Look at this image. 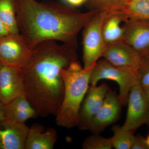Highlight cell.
<instances>
[{
  "mask_svg": "<svg viewBox=\"0 0 149 149\" xmlns=\"http://www.w3.org/2000/svg\"><path fill=\"white\" fill-rule=\"evenodd\" d=\"M24 94L21 69L2 65L0 69V101L7 104Z\"/></svg>",
  "mask_w": 149,
  "mask_h": 149,
  "instance_id": "cell-11",
  "label": "cell"
},
{
  "mask_svg": "<svg viewBox=\"0 0 149 149\" xmlns=\"http://www.w3.org/2000/svg\"><path fill=\"white\" fill-rule=\"evenodd\" d=\"M122 104L118 95L110 89L101 107L92 123L89 130L93 134H99L117 121L121 111Z\"/></svg>",
  "mask_w": 149,
  "mask_h": 149,
  "instance_id": "cell-9",
  "label": "cell"
},
{
  "mask_svg": "<svg viewBox=\"0 0 149 149\" xmlns=\"http://www.w3.org/2000/svg\"><path fill=\"white\" fill-rule=\"evenodd\" d=\"M143 92L144 95H145V97L146 98L148 101L149 103V86L148 88H145V89H143Z\"/></svg>",
  "mask_w": 149,
  "mask_h": 149,
  "instance_id": "cell-27",
  "label": "cell"
},
{
  "mask_svg": "<svg viewBox=\"0 0 149 149\" xmlns=\"http://www.w3.org/2000/svg\"><path fill=\"white\" fill-rule=\"evenodd\" d=\"M113 135L111 137L113 148L116 149H131L134 141V132L123 130L120 126L114 125L112 128Z\"/></svg>",
  "mask_w": 149,
  "mask_h": 149,
  "instance_id": "cell-19",
  "label": "cell"
},
{
  "mask_svg": "<svg viewBox=\"0 0 149 149\" xmlns=\"http://www.w3.org/2000/svg\"><path fill=\"white\" fill-rule=\"evenodd\" d=\"M146 142L147 145L149 148V134L147 136L146 139Z\"/></svg>",
  "mask_w": 149,
  "mask_h": 149,
  "instance_id": "cell-28",
  "label": "cell"
},
{
  "mask_svg": "<svg viewBox=\"0 0 149 149\" xmlns=\"http://www.w3.org/2000/svg\"><path fill=\"white\" fill-rule=\"evenodd\" d=\"M2 66V64L1 62L0 61V69H1V68Z\"/></svg>",
  "mask_w": 149,
  "mask_h": 149,
  "instance_id": "cell-29",
  "label": "cell"
},
{
  "mask_svg": "<svg viewBox=\"0 0 149 149\" xmlns=\"http://www.w3.org/2000/svg\"><path fill=\"white\" fill-rule=\"evenodd\" d=\"M110 89L105 83L90 86L81 104L77 127L80 130H89L92 120L101 107Z\"/></svg>",
  "mask_w": 149,
  "mask_h": 149,
  "instance_id": "cell-8",
  "label": "cell"
},
{
  "mask_svg": "<svg viewBox=\"0 0 149 149\" xmlns=\"http://www.w3.org/2000/svg\"><path fill=\"white\" fill-rule=\"evenodd\" d=\"M96 63L82 68L75 61L62 70L64 95L55 115L56 123L58 126L70 129L78 125L80 107L89 88L90 78Z\"/></svg>",
  "mask_w": 149,
  "mask_h": 149,
  "instance_id": "cell-3",
  "label": "cell"
},
{
  "mask_svg": "<svg viewBox=\"0 0 149 149\" xmlns=\"http://www.w3.org/2000/svg\"><path fill=\"white\" fill-rule=\"evenodd\" d=\"M0 18L10 34L19 33L16 18L15 0H0Z\"/></svg>",
  "mask_w": 149,
  "mask_h": 149,
  "instance_id": "cell-17",
  "label": "cell"
},
{
  "mask_svg": "<svg viewBox=\"0 0 149 149\" xmlns=\"http://www.w3.org/2000/svg\"><path fill=\"white\" fill-rule=\"evenodd\" d=\"M4 111L6 120L19 123H25L28 119L38 116L24 94L5 104Z\"/></svg>",
  "mask_w": 149,
  "mask_h": 149,
  "instance_id": "cell-15",
  "label": "cell"
},
{
  "mask_svg": "<svg viewBox=\"0 0 149 149\" xmlns=\"http://www.w3.org/2000/svg\"><path fill=\"white\" fill-rule=\"evenodd\" d=\"M125 19L149 20V0H130L121 12Z\"/></svg>",
  "mask_w": 149,
  "mask_h": 149,
  "instance_id": "cell-18",
  "label": "cell"
},
{
  "mask_svg": "<svg viewBox=\"0 0 149 149\" xmlns=\"http://www.w3.org/2000/svg\"><path fill=\"white\" fill-rule=\"evenodd\" d=\"M102 57L115 65L137 70L143 60L133 47L123 40L106 45Z\"/></svg>",
  "mask_w": 149,
  "mask_h": 149,
  "instance_id": "cell-12",
  "label": "cell"
},
{
  "mask_svg": "<svg viewBox=\"0 0 149 149\" xmlns=\"http://www.w3.org/2000/svg\"><path fill=\"white\" fill-rule=\"evenodd\" d=\"M139 84L143 89L149 86V56L143 58L142 63L138 70Z\"/></svg>",
  "mask_w": 149,
  "mask_h": 149,
  "instance_id": "cell-22",
  "label": "cell"
},
{
  "mask_svg": "<svg viewBox=\"0 0 149 149\" xmlns=\"http://www.w3.org/2000/svg\"><path fill=\"white\" fill-rule=\"evenodd\" d=\"M128 109L125 122L120 128L123 130L135 131L149 120V103L140 84L134 86L128 95Z\"/></svg>",
  "mask_w": 149,
  "mask_h": 149,
  "instance_id": "cell-7",
  "label": "cell"
},
{
  "mask_svg": "<svg viewBox=\"0 0 149 149\" xmlns=\"http://www.w3.org/2000/svg\"><path fill=\"white\" fill-rule=\"evenodd\" d=\"M131 149H149L146 139L141 136H135Z\"/></svg>",
  "mask_w": 149,
  "mask_h": 149,
  "instance_id": "cell-23",
  "label": "cell"
},
{
  "mask_svg": "<svg viewBox=\"0 0 149 149\" xmlns=\"http://www.w3.org/2000/svg\"><path fill=\"white\" fill-rule=\"evenodd\" d=\"M29 129L25 123L0 121V149H25Z\"/></svg>",
  "mask_w": 149,
  "mask_h": 149,
  "instance_id": "cell-13",
  "label": "cell"
},
{
  "mask_svg": "<svg viewBox=\"0 0 149 149\" xmlns=\"http://www.w3.org/2000/svg\"><path fill=\"white\" fill-rule=\"evenodd\" d=\"M83 149H111L113 148L111 138H104L99 134L87 137L82 144Z\"/></svg>",
  "mask_w": 149,
  "mask_h": 149,
  "instance_id": "cell-21",
  "label": "cell"
},
{
  "mask_svg": "<svg viewBox=\"0 0 149 149\" xmlns=\"http://www.w3.org/2000/svg\"><path fill=\"white\" fill-rule=\"evenodd\" d=\"M108 13L98 11L83 27V68L95 63L102 57L106 45L103 38L102 28Z\"/></svg>",
  "mask_w": 149,
  "mask_h": 149,
  "instance_id": "cell-5",
  "label": "cell"
},
{
  "mask_svg": "<svg viewBox=\"0 0 149 149\" xmlns=\"http://www.w3.org/2000/svg\"><path fill=\"white\" fill-rule=\"evenodd\" d=\"M148 125H149V122H148Z\"/></svg>",
  "mask_w": 149,
  "mask_h": 149,
  "instance_id": "cell-30",
  "label": "cell"
},
{
  "mask_svg": "<svg viewBox=\"0 0 149 149\" xmlns=\"http://www.w3.org/2000/svg\"><path fill=\"white\" fill-rule=\"evenodd\" d=\"M70 5L72 6H78L83 4L87 0H65Z\"/></svg>",
  "mask_w": 149,
  "mask_h": 149,
  "instance_id": "cell-25",
  "label": "cell"
},
{
  "mask_svg": "<svg viewBox=\"0 0 149 149\" xmlns=\"http://www.w3.org/2000/svg\"><path fill=\"white\" fill-rule=\"evenodd\" d=\"M32 51L20 33L0 37V61L3 65L22 69L28 63Z\"/></svg>",
  "mask_w": 149,
  "mask_h": 149,
  "instance_id": "cell-6",
  "label": "cell"
},
{
  "mask_svg": "<svg viewBox=\"0 0 149 149\" xmlns=\"http://www.w3.org/2000/svg\"><path fill=\"white\" fill-rule=\"evenodd\" d=\"M125 21V18L120 12L108 14L102 28L103 38L106 45L123 40L124 28L120 26V24Z\"/></svg>",
  "mask_w": 149,
  "mask_h": 149,
  "instance_id": "cell-16",
  "label": "cell"
},
{
  "mask_svg": "<svg viewBox=\"0 0 149 149\" xmlns=\"http://www.w3.org/2000/svg\"><path fill=\"white\" fill-rule=\"evenodd\" d=\"M123 40L144 58L149 56V20L128 19L124 22Z\"/></svg>",
  "mask_w": 149,
  "mask_h": 149,
  "instance_id": "cell-10",
  "label": "cell"
},
{
  "mask_svg": "<svg viewBox=\"0 0 149 149\" xmlns=\"http://www.w3.org/2000/svg\"><path fill=\"white\" fill-rule=\"evenodd\" d=\"M57 140L56 130L45 129L42 125L35 124L29 128L25 149H52Z\"/></svg>",
  "mask_w": 149,
  "mask_h": 149,
  "instance_id": "cell-14",
  "label": "cell"
},
{
  "mask_svg": "<svg viewBox=\"0 0 149 149\" xmlns=\"http://www.w3.org/2000/svg\"><path fill=\"white\" fill-rule=\"evenodd\" d=\"M5 104L0 101V121L6 120L4 111Z\"/></svg>",
  "mask_w": 149,
  "mask_h": 149,
  "instance_id": "cell-26",
  "label": "cell"
},
{
  "mask_svg": "<svg viewBox=\"0 0 149 149\" xmlns=\"http://www.w3.org/2000/svg\"><path fill=\"white\" fill-rule=\"evenodd\" d=\"M15 3L19 33L32 49L51 40L77 49L78 34L98 12L81 13L53 1L15 0Z\"/></svg>",
  "mask_w": 149,
  "mask_h": 149,
  "instance_id": "cell-2",
  "label": "cell"
},
{
  "mask_svg": "<svg viewBox=\"0 0 149 149\" xmlns=\"http://www.w3.org/2000/svg\"><path fill=\"white\" fill-rule=\"evenodd\" d=\"M102 79L113 80L117 83L119 91L118 95L123 106L127 104L131 89L139 84L138 70L115 65L104 58L96 62L90 78V85H97Z\"/></svg>",
  "mask_w": 149,
  "mask_h": 149,
  "instance_id": "cell-4",
  "label": "cell"
},
{
  "mask_svg": "<svg viewBox=\"0 0 149 149\" xmlns=\"http://www.w3.org/2000/svg\"><path fill=\"white\" fill-rule=\"evenodd\" d=\"M77 59L76 49L55 41L43 42L33 49L28 63L21 70L24 95L38 116H55L64 95L61 72Z\"/></svg>",
  "mask_w": 149,
  "mask_h": 149,
  "instance_id": "cell-1",
  "label": "cell"
},
{
  "mask_svg": "<svg viewBox=\"0 0 149 149\" xmlns=\"http://www.w3.org/2000/svg\"><path fill=\"white\" fill-rule=\"evenodd\" d=\"M93 10L105 12L108 14L119 12L123 10L130 0H90Z\"/></svg>",
  "mask_w": 149,
  "mask_h": 149,
  "instance_id": "cell-20",
  "label": "cell"
},
{
  "mask_svg": "<svg viewBox=\"0 0 149 149\" xmlns=\"http://www.w3.org/2000/svg\"><path fill=\"white\" fill-rule=\"evenodd\" d=\"M8 30L0 18V37L9 34Z\"/></svg>",
  "mask_w": 149,
  "mask_h": 149,
  "instance_id": "cell-24",
  "label": "cell"
}]
</instances>
